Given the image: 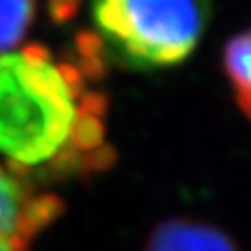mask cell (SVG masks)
Listing matches in <instances>:
<instances>
[{
    "instance_id": "cell-1",
    "label": "cell",
    "mask_w": 251,
    "mask_h": 251,
    "mask_svg": "<svg viewBox=\"0 0 251 251\" xmlns=\"http://www.w3.org/2000/svg\"><path fill=\"white\" fill-rule=\"evenodd\" d=\"M103 94L86 88L84 72L52 61L40 44L0 54V153L29 178L99 172L115 161L105 145Z\"/></svg>"
},
{
    "instance_id": "cell-2",
    "label": "cell",
    "mask_w": 251,
    "mask_h": 251,
    "mask_svg": "<svg viewBox=\"0 0 251 251\" xmlns=\"http://www.w3.org/2000/svg\"><path fill=\"white\" fill-rule=\"evenodd\" d=\"M211 0H92L94 42L134 69L180 65L197 49Z\"/></svg>"
},
{
    "instance_id": "cell-3",
    "label": "cell",
    "mask_w": 251,
    "mask_h": 251,
    "mask_svg": "<svg viewBox=\"0 0 251 251\" xmlns=\"http://www.w3.org/2000/svg\"><path fill=\"white\" fill-rule=\"evenodd\" d=\"M145 251H239L220 228L195 220H168L149 237Z\"/></svg>"
},
{
    "instance_id": "cell-4",
    "label": "cell",
    "mask_w": 251,
    "mask_h": 251,
    "mask_svg": "<svg viewBox=\"0 0 251 251\" xmlns=\"http://www.w3.org/2000/svg\"><path fill=\"white\" fill-rule=\"evenodd\" d=\"M36 195L31 180L0 166V251H29L23 237V216Z\"/></svg>"
},
{
    "instance_id": "cell-5",
    "label": "cell",
    "mask_w": 251,
    "mask_h": 251,
    "mask_svg": "<svg viewBox=\"0 0 251 251\" xmlns=\"http://www.w3.org/2000/svg\"><path fill=\"white\" fill-rule=\"evenodd\" d=\"M224 72L234 90V100L251 120V27L228 40L224 49Z\"/></svg>"
},
{
    "instance_id": "cell-6",
    "label": "cell",
    "mask_w": 251,
    "mask_h": 251,
    "mask_svg": "<svg viewBox=\"0 0 251 251\" xmlns=\"http://www.w3.org/2000/svg\"><path fill=\"white\" fill-rule=\"evenodd\" d=\"M36 0H0V54L15 49L34 21Z\"/></svg>"
},
{
    "instance_id": "cell-7",
    "label": "cell",
    "mask_w": 251,
    "mask_h": 251,
    "mask_svg": "<svg viewBox=\"0 0 251 251\" xmlns=\"http://www.w3.org/2000/svg\"><path fill=\"white\" fill-rule=\"evenodd\" d=\"M63 211H65V203L61 197L50 193H36L29 199L25 216H23V237L31 243L44 228H49L54 220L61 218Z\"/></svg>"
}]
</instances>
